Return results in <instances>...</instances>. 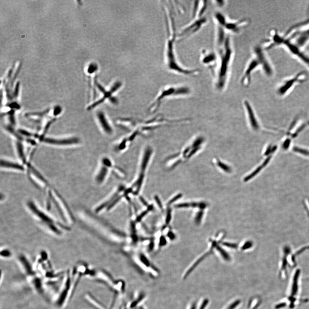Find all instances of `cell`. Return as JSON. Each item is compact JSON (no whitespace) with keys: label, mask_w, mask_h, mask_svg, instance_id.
<instances>
[{"label":"cell","mask_w":309,"mask_h":309,"mask_svg":"<svg viewBox=\"0 0 309 309\" xmlns=\"http://www.w3.org/2000/svg\"><path fill=\"white\" fill-rule=\"evenodd\" d=\"M245 104L246 109H247V110H248L249 119H250V124L252 125V128L254 129L257 130V129H259V125L257 124V121H256L255 117V116L254 115L252 108H250V106L249 103L247 101H245Z\"/></svg>","instance_id":"obj_14"},{"label":"cell","mask_w":309,"mask_h":309,"mask_svg":"<svg viewBox=\"0 0 309 309\" xmlns=\"http://www.w3.org/2000/svg\"><path fill=\"white\" fill-rule=\"evenodd\" d=\"M122 197V196H119L117 198V199H115V200H114V201L113 202V203H111L110 205V206H109L108 208V210H109L110 209L114 207V206L115 204L117 203L121 199Z\"/></svg>","instance_id":"obj_24"},{"label":"cell","mask_w":309,"mask_h":309,"mask_svg":"<svg viewBox=\"0 0 309 309\" xmlns=\"http://www.w3.org/2000/svg\"><path fill=\"white\" fill-rule=\"evenodd\" d=\"M208 22V19L205 16L194 19L190 23L182 29L177 35L176 41H183L192 36L203 27Z\"/></svg>","instance_id":"obj_5"},{"label":"cell","mask_w":309,"mask_h":309,"mask_svg":"<svg viewBox=\"0 0 309 309\" xmlns=\"http://www.w3.org/2000/svg\"><path fill=\"white\" fill-rule=\"evenodd\" d=\"M95 83L99 91H101L102 94V96L98 100L89 105L88 107V110H91L95 108L97 106L103 103L106 101H111L114 104H116L117 103V100L115 97L114 95L122 87V83L121 82L119 81L115 82L108 89H105L102 85L98 83L97 80L95 81Z\"/></svg>","instance_id":"obj_4"},{"label":"cell","mask_w":309,"mask_h":309,"mask_svg":"<svg viewBox=\"0 0 309 309\" xmlns=\"http://www.w3.org/2000/svg\"><path fill=\"white\" fill-rule=\"evenodd\" d=\"M253 57L247 63L241 77L240 82L244 86H248L251 82V77L253 72L256 69L262 67L261 61L257 55L254 53Z\"/></svg>","instance_id":"obj_6"},{"label":"cell","mask_w":309,"mask_h":309,"mask_svg":"<svg viewBox=\"0 0 309 309\" xmlns=\"http://www.w3.org/2000/svg\"><path fill=\"white\" fill-rule=\"evenodd\" d=\"M208 1H195L193 6L192 16L193 19L203 17L204 12L208 7Z\"/></svg>","instance_id":"obj_12"},{"label":"cell","mask_w":309,"mask_h":309,"mask_svg":"<svg viewBox=\"0 0 309 309\" xmlns=\"http://www.w3.org/2000/svg\"><path fill=\"white\" fill-rule=\"evenodd\" d=\"M1 255L3 257H8L10 256V251L4 250L1 252Z\"/></svg>","instance_id":"obj_27"},{"label":"cell","mask_w":309,"mask_h":309,"mask_svg":"<svg viewBox=\"0 0 309 309\" xmlns=\"http://www.w3.org/2000/svg\"><path fill=\"white\" fill-rule=\"evenodd\" d=\"M1 167H6V168H11V169H16V170H19V171L24 170V168L22 165L18 163L10 162V161L4 160H1Z\"/></svg>","instance_id":"obj_15"},{"label":"cell","mask_w":309,"mask_h":309,"mask_svg":"<svg viewBox=\"0 0 309 309\" xmlns=\"http://www.w3.org/2000/svg\"><path fill=\"white\" fill-rule=\"evenodd\" d=\"M218 56L216 52L203 50L201 52L200 61L201 63L211 71H214L217 63Z\"/></svg>","instance_id":"obj_8"},{"label":"cell","mask_w":309,"mask_h":309,"mask_svg":"<svg viewBox=\"0 0 309 309\" xmlns=\"http://www.w3.org/2000/svg\"><path fill=\"white\" fill-rule=\"evenodd\" d=\"M140 201H141L143 202V203L144 204V205H147V203H146V202L145 201L143 198H142V197H140Z\"/></svg>","instance_id":"obj_35"},{"label":"cell","mask_w":309,"mask_h":309,"mask_svg":"<svg viewBox=\"0 0 309 309\" xmlns=\"http://www.w3.org/2000/svg\"><path fill=\"white\" fill-rule=\"evenodd\" d=\"M214 3L216 5V7L219 8H223L225 6L227 2L225 1H214Z\"/></svg>","instance_id":"obj_20"},{"label":"cell","mask_w":309,"mask_h":309,"mask_svg":"<svg viewBox=\"0 0 309 309\" xmlns=\"http://www.w3.org/2000/svg\"><path fill=\"white\" fill-rule=\"evenodd\" d=\"M167 244L166 240L164 236H161L160 238L159 245L161 246H164Z\"/></svg>","instance_id":"obj_23"},{"label":"cell","mask_w":309,"mask_h":309,"mask_svg":"<svg viewBox=\"0 0 309 309\" xmlns=\"http://www.w3.org/2000/svg\"><path fill=\"white\" fill-rule=\"evenodd\" d=\"M10 107L13 108H18L19 107L17 103H13L10 105Z\"/></svg>","instance_id":"obj_34"},{"label":"cell","mask_w":309,"mask_h":309,"mask_svg":"<svg viewBox=\"0 0 309 309\" xmlns=\"http://www.w3.org/2000/svg\"><path fill=\"white\" fill-rule=\"evenodd\" d=\"M16 148H17V151H18V155L21 160L23 163L26 162V160L25 158V154L24 152L23 147L22 145L20 142H18L16 144Z\"/></svg>","instance_id":"obj_17"},{"label":"cell","mask_w":309,"mask_h":309,"mask_svg":"<svg viewBox=\"0 0 309 309\" xmlns=\"http://www.w3.org/2000/svg\"><path fill=\"white\" fill-rule=\"evenodd\" d=\"M61 107H57L55 108V109L54 110V112H53V114H54L55 116H57L60 113H61Z\"/></svg>","instance_id":"obj_30"},{"label":"cell","mask_w":309,"mask_h":309,"mask_svg":"<svg viewBox=\"0 0 309 309\" xmlns=\"http://www.w3.org/2000/svg\"><path fill=\"white\" fill-rule=\"evenodd\" d=\"M169 19L171 24V29L167 25L168 39L166 46V61L168 70L180 75L188 76H195L200 73L198 68H188L182 66L178 62L175 52V43L177 34L176 32L175 26L172 15L170 16Z\"/></svg>","instance_id":"obj_2"},{"label":"cell","mask_w":309,"mask_h":309,"mask_svg":"<svg viewBox=\"0 0 309 309\" xmlns=\"http://www.w3.org/2000/svg\"><path fill=\"white\" fill-rule=\"evenodd\" d=\"M249 24V20L247 19H242L234 21L228 19L223 28L226 32L238 34Z\"/></svg>","instance_id":"obj_9"},{"label":"cell","mask_w":309,"mask_h":309,"mask_svg":"<svg viewBox=\"0 0 309 309\" xmlns=\"http://www.w3.org/2000/svg\"><path fill=\"white\" fill-rule=\"evenodd\" d=\"M218 167H220L221 169H223L224 171H225L226 172L230 173L231 171V168L228 166L227 165H226L225 164H224L223 162H221V161H218Z\"/></svg>","instance_id":"obj_18"},{"label":"cell","mask_w":309,"mask_h":309,"mask_svg":"<svg viewBox=\"0 0 309 309\" xmlns=\"http://www.w3.org/2000/svg\"><path fill=\"white\" fill-rule=\"evenodd\" d=\"M191 93L190 88L186 86H172L162 89L150 106L151 112H156L165 99L173 96H184Z\"/></svg>","instance_id":"obj_3"},{"label":"cell","mask_w":309,"mask_h":309,"mask_svg":"<svg viewBox=\"0 0 309 309\" xmlns=\"http://www.w3.org/2000/svg\"><path fill=\"white\" fill-rule=\"evenodd\" d=\"M223 244L225 246L229 247V248H234V249L237 248V246H238L236 244L227 243V242H225Z\"/></svg>","instance_id":"obj_26"},{"label":"cell","mask_w":309,"mask_h":309,"mask_svg":"<svg viewBox=\"0 0 309 309\" xmlns=\"http://www.w3.org/2000/svg\"><path fill=\"white\" fill-rule=\"evenodd\" d=\"M42 141L51 145L59 146H67L78 144L80 139L77 137L70 138L65 139H54L51 138H44Z\"/></svg>","instance_id":"obj_11"},{"label":"cell","mask_w":309,"mask_h":309,"mask_svg":"<svg viewBox=\"0 0 309 309\" xmlns=\"http://www.w3.org/2000/svg\"><path fill=\"white\" fill-rule=\"evenodd\" d=\"M29 207H30L31 209L32 210V211L35 212L37 216H38L39 217L41 218L43 221L46 222V223H49V224H52V220H51V219L50 218L48 217L47 216H46L45 214H44L43 212H40L38 210H37L36 208L35 207V206H34V204L31 203L29 204Z\"/></svg>","instance_id":"obj_16"},{"label":"cell","mask_w":309,"mask_h":309,"mask_svg":"<svg viewBox=\"0 0 309 309\" xmlns=\"http://www.w3.org/2000/svg\"><path fill=\"white\" fill-rule=\"evenodd\" d=\"M181 197V194H179V195H177L176 196L174 197L173 198H172L171 201H170L168 203V204H171L172 203L176 201V200H178L179 198H180Z\"/></svg>","instance_id":"obj_29"},{"label":"cell","mask_w":309,"mask_h":309,"mask_svg":"<svg viewBox=\"0 0 309 309\" xmlns=\"http://www.w3.org/2000/svg\"><path fill=\"white\" fill-rule=\"evenodd\" d=\"M167 236L171 240H174L175 238V235L172 231L168 232L167 234Z\"/></svg>","instance_id":"obj_32"},{"label":"cell","mask_w":309,"mask_h":309,"mask_svg":"<svg viewBox=\"0 0 309 309\" xmlns=\"http://www.w3.org/2000/svg\"><path fill=\"white\" fill-rule=\"evenodd\" d=\"M252 246V243L251 242H250V241H248V242H246L245 244L243 245V246H242V249L243 250H246V249L250 248Z\"/></svg>","instance_id":"obj_28"},{"label":"cell","mask_w":309,"mask_h":309,"mask_svg":"<svg viewBox=\"0 0 309 309\" xmlns=\"http://www.w3.org/2000/svg\"><path fill=\"white\" fill-rule=\"evenodd\" d=\"M19 132H20V134L25 135V136H28V137H30V136H32L31 133H29V132L23 130H20Z\"/></svg>","instance_id":"obj_31"},{"label":"cell","mask_w":309,"mask_h":309,"mask_svg":"<svg viewBox=\"0 0 309 309\" xmlns=\"http://www.w3.org/2000/svg\"><path fill=\"white\" fill-rule=\"evenodd\" d=\"M218 49L217 63L212 73L215 88L218 91L224 90L228 84L234 51L230 37L227 36L225 42Z\"/></svg>","instance_id":"obj_1"},{"label":"cell","mask_w":309,"mask_h":309,"mask_svg":"<svg viewBox=\"0 0 309 309\" xmlns=\"http://www.w3.org/2000/svg\"><path fill=\"white\" fill-rule=\"evenodd\" d=\"M19 260L22 265L23 269H24V272L27 275L30 277L34 276V275H35V271H33L31 264L25 257L23 256H20Z\"/></svg>","instance_id":"obj_13"},{"label":"cell","mask_w":309,"mask_h":309,"mask_svg":"<svg viewBox=\"0 0 309 309\" xmlns=\"http://www.w3.org/2000/svg\"><path fill=\"white\" fill-rule=\"evenodd\" d=\"M97 117L101 129L104 133L110 136L114 133V130L107 115L103 111H98Z\"/></svg>","instance_id":"obj_10"},{"label":"cell","mask_w":309,"mask_h":309,"mask_svg":"<svg viewBox=\"0 0 309 309\" xmlns=\"http://www.w3.org/2000/svg\"><path fill=\"white\" fill-rule=\"evenodd\" d=\"M72 288V282L70 273L67 274L66 279H65L64 285L62 287L60 293L59 294L57 299L56 304L58 308H61L65 304L67 298L70 296V293H71V289Z\"/></svg>","instance_id":"obj_7"},{"label":"cell","mask_w":309,"mask_h":309,"mask_svg":"<svg viewBox=\"0 0 309 309\" xmlns=\"http://www.w3.org/2000/svg\"><path fill=\"white\" fill-rule=\"evenodd\" d=\"M154 198H155V201H156V202H157L158 205H159V207L160 208H162V204H161V202L160 200L159 197H158L157 196H155L154 197Z\"/></svg>","instance_id":"obj_33"},{"label":"cell","mask_w":309,"mask_h":309,"mask_svg":"<svg viewBox=\"0 0 309 309\" xmlns=\"http://www.w3.org/2000/svg\"><path fill=\"white\" fill-rule=\"evenodd\" d=\"M171 218H172V210L171 209H169L167 212V215L166 218V223L167 224H168L169 223L170 221H171Z\"/></svg>","instance_id":"obj_25"},{"label":"cell","mask_w":309,"mask_h":309,"mask_svg":"<svg viewBox=\"0 0 309 309\" xmlns=\"http://www.w3.org/2000/svg\"><path fill=\"white\" fill-rule=\"evenodd\" d=\"M203 215V212L201 211L198 212L195 218V222L197 224L200 223L202 218Z\"/></svg>","instance_id":"obj_21"},{"label":"cell","mask_w":309,"mask_h":309,"mask_svg":"<svg viewBox=\"0 0 309 309\" xmlns=\"http://www.w3.org/2000/svg\"><path fill=\"white\" fill-rule=\"evenodd\" d=\"M216 248L217 250H218V252H219V253H220L221 255H222V256H223V257H224V258L225 259H229L230 258L229 257V255H228V254H227V253H226V252H225V251L224 250H223L222 248H221V247H219V246H218V244L216 246Z\"/></svg>","instance_id":"obj_19"},{"label":"cell","mask_w":309,"mask_h":309,"mask_svg":"<svg viewBox=\"0 0 309 309\" xmlns=\"http://www.w3.org/2000/svg\"><path fill=\"white\" fill-rule=\"evenodd\" d=\"M149 211H150V210H149L147 209V210H146V211H144V212H142V213H141V214H140V215L139 216H138L137 217V222H140V220H141V219H142V218H143V217H144V216H145L146 215V214H147V213L149 212Z\"/></svg>","instance_id":"obj_22"}]
</instances>
